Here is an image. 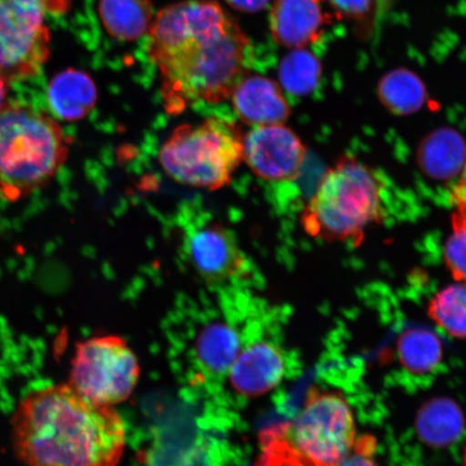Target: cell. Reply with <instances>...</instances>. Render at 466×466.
Returning <instances> with one entry per match:
<instances>
[{"instance_id":"11","label":"cell","mask_w":466,"mask_h":466,"mask_svg":"<svg viewBox=\"0 0 466 466\" xmlns=\"http://www.w3.org/2000/svg\"><path fill=\"white\" fill-rule=\"evenodd\" d=\"M328 25L324 0H273L270 31L285 48L305 49L317 43Z\"/></svg>"},{"instance_id":"14","label":"cell","mask_w":466,"mask_h":466,"mask_svg":"<svg viewBox=\"0 0 466 466\" xmlns=\"http://www.w3.org/2000/svg\"><path fill=\"white\" fill-rule=\"evenodd\" d=\"M46 97L57 119L75 122L83 120L95 109L97 90L89 75L66 69L51 80Z\"/></svg>"},{"instance_id":"15","label":"cell","mask_w":466,"mask_h":466,"mask_svg":"<svg viewBox=\"0 0 466 466\" xmlns=\"http://www.w3.org/2000/svg\"><path fill=\"white\" fill-rule=\"evenodd\" d=\"M465 159L466 142L459 132L448 127L431 132L419 146V167L434 180L446 182L458 177Z\"/></svg>"},{"instance_id":"16","label":"cell","mask_w":466,"mask_h":466,"mask_svg":"<svg viewBox=\"0 0 466 466\" xmlns=\"http://www.w3.org/2000/svg\"><path fill=\"white\" fill-rule=\"evenodd\" d=\"M98 10L104 28L121 42L141 38L154 21L151 0H100Z\"/></svg>"},{"instance_id":"9","label":"cell","mask_w":466,"mask_h":466,"mask_svg":"<svg viewBox=\"0 0 466 466\" xmlns=\"http://www.w3.org/2000/svg\"><path fill=\"white\" fill-rule=\"evenodd\" d=\"M307 160L301 138L282 125L253 127L243 138V161L267 182H290L299 178Z\"/></svg>"},{"instance_id":"29","label":"cell","mask_w":466,"mask_h":466,"mask_svg":"<svg viewBox=\"0 0 466 466\" xmlns=\"http://www.w3.org/2000/svg\"><path fill=\"white\" fill-rule=\"evenodd\" d=\"M463 462H464V466H466V447H465V451H464Z\"/></svg>"},{"instance_id":"19","label":"cell","mask_w":466,"mask_h":466,"mask_svg":"<svg viewBox=\"0 0 466 466\" xmlns=\"http://www.w3.org/2000/svg\"><path fill=\"white\" fill-rule=\"evenodd\" d=\"M401 365L413 375L432 372L442 360V343L427 329H408L398 341Z\"/></svg>"},{"instance_id":"20","label":"cell","mask_w":466,"mask_h":466,"mask_svg":"<svg viewBox=\"0 0 466 466\" xmlns=\"http://www.w3.org/2000/svg\"><path fill=\"white\" fill-rule=\"evenodd\" d=\"M425 96L422 81L405 69L388 74L379 85L380 101L395 115L417 112L421 108Z\"/></svg>"},{"instance_id":"26","label":"cell","mask_w":466,"mask_h":466,"mask_svg":"<svg viewBox=\"0 0 466 466\" xmlns=\"http://www.w3.org/2000/svg\"><path fill=\"white\" fill-rule=\"evenodd\" d=\"M226 2L237 10L255 13V11L265 9L270 0H226Z\"/></svg>"},{"instance_id":"4","label":"cell","mask_w":466,"mask_h":466,"mask_svg":"<svg viewBox=\"0 0 466 466\" xmlns=\"http://www.w3.org/2000/svg\"><path fill=\"white\" fill-rule=\"evenodd\" d=\"M68 147L54 116L9 102L0 112V196L14 202L45 187L66 162Z\"/></svg>"},{"instance_id":"13","label":"cell","mask_w":466,"mask_h":466,"mask_svg":"<svg viewBox=\"0 0 466 466\" xmlns=\"http://www.w3.org/2000/svg\"><path fill=\"white\" fill-rule=\"evenodd\" d=\"M285 376V358L281 349L260 341L248 347L229 370L235 391L246 398H258L279 386Z\"/></svg>"},{"instance_id":"8","label":"cell","mask_w":466,"mask_h":466,"mask_svg":"<svg viewBox=\"0 0 466 466\" xmlns=\"http://www.w3.org/2000/svg\"><path fill=\"white\" fill-rule=\"evenodd\" d=\"M50 0H0V75L9 83L38 75L50 56Z\"/></svg>"},{"instance_id":"25","label":"cell","mask_w":466,"mask_h":466,"mask_svg":"<svg viewBox=\"0 0 466 466\" xmlns=\"http://www.w3.org/2000/svg\"><path fill=\"white\" fill-rule=\"evenodd\" d=\"M329 3L342 16L362 19L370 13L372 0H329Z\"/></svg>"},{"instance_id":"17","label":"cell","mask_w":466,"mask_h":466,"mask_svg":"<svg viewBox=\"0 0 466 466\" xmlns=\"http://www.w3.org/2000/svg\"><path fill=\"white\" fill-rule=\"evenodd\" d=\"M198 362L213 376L229 372L241 353V340L228 324L214 322L203 328L196 340Z\"/></svg>"},{"instance_id":"18","label":"cell","mask_w":466,"mask_h":466,"mask_svg":"<svg viewBox=\"0 0 466 466\" xmlns=\"http://www.w3.org/2000/svg\"><path fill=\"white\" fill-rule=\"evenodd\" d=\"M465 420L461 408L450 399L428 401L418 412L417 433L425 444L445 447L462 435Z\"/></svg>"},{"instance_id":"27","label":"cell","mask_w":466,"mask_h":466,"mask_svg":"<svg viewBox=\"0 0 466 466\" xmlns=\"http://www.w3.org/2000/svg\"><path fill=\"white\" fill-rule=\"evenodd\" d=\"M9 81L0 75V112L9 104Z\"/></svg>"},{"instance_id":"24","label":"cell","mask_w":466,"mask_h":466,"mask_svg":"<svg viewBox=\"0 0 466 466\" xmlns=\"http://www.w3.org/2000/svg\"><path fill=\"white\" fill-rule=\"evenodd\" d=\"M375 441L371 439H360L355 442V446L351 453L349 454L339 463L329 466H379L375 461ZM284 466H311L299 463H290Z\"/></svg>"},{"instance_id":"1","label":"cell","mask_w":466,"mask_h":466,"mask_svg":"<svg viewBox=\"0 0 466 466\" xmlns=\"http://www.w3.org/2000/svg\"><path fill=\"white\" fill-rule=\"evenodd\" d=\"M148 35V54L158 68L168 114L199 102L229 100L247 76L249 40L214 0L167 5L154 17Z\"/></svg>"},{"instance_id":"10","label":"cell","mask_w":466,"mask_h":466,"mask_svg":"<svg viewBox=\"0 0 466 466\" xmlns=\"http://www.w3.org/2000/svg\"><path fill=\"white\" fill-rule=\"evenodd\" d=\"M185 248L190 265L209 285L228 283L247 271V258L236 236L219 223L190 231Z\"/></svg>"},{"instance_id":"2","label":"cell","mask_w":466,"mask_h":466,"mask_svg":"<svg viewBox=\"0 0 466 466\" xmlns=\"http://www.w3.org/2000/svg\"><path fill=\"white\" fill-rule=\"evenodd\" d=\"M11 437L25 466H118L127 444L119 412L92 403L69 383L25 396L15 412Z\"/></svg>"},{"instance_id":"28","label":"cell","mask_w":466,"mask_h":466,"mask_svg":"<svg viewBox=\"0 0 466 466\" xmlns=\"http://www.w3.org/2000/svg\"><path fill=\"white\" fill-rule=\"evenodd\" d=\"M452 194H456L466 198V159L461 174H460V180L456 186V188L452 190Z\"/></svg>"},{"instance_id":"21","label":"cell","mask_w":466,"mask_h":466,"mask_svg":"<svg viewBox=\"0 0 466 466\" xmlns=\"http://www.w3.org/2000/svg\"><path fill=\"white\" fill-rule=\"evenodd\" d=\"M428 314L448 335L466 339V281L440 290L429 302Z\"/></svg>"},{"instance_id":"12","label":"cell","mask_w":466,"mask_h":466,"mask_svg":"<svg viewBox=\"0 0 466 466\" xmlns=\"http://www.w3.org/2000/svg\"><path fill=\"white\" fill-rule=\"evenodd\" d=\"M230 98L233 110L248 126L282 125L291 114L281 87L265 76L247 75Z\"/></svg>"},{"instance_id":"7","label":"cell","mask_w":466,"mask_h":466,"mask_svg":"<svg viewBox=\"0 0 466 466\" xmlns=\"http://www.w3.org/2000/svg\"><path fill=\"white\" fill-rule=\"evenodd\" d=\"M139 376L141 367L127 342L108 335L78 343L68 383L92 403L114 406L130 398Z\"/></svg>"},{"instance_id":"5","label":"cell","mask_w":466,"mask_h":466,"mask_svg":"<svg viewBox=\"0 0 466 466\" xmlns=\"http://www.w3.org/2000/svg\"><path fill=\"white\" fill-rule=\"evenodd\" d=\"M260 445L278 456L311 466L335 465L352 452L357 427L340 394L311 389L293 421L260 433Z\"/></svg>"},{"instance_id":"23","label":"cell","mask_w":466,"mask_h":466,"mask_svg":"<svg viewBox=\"0 0 466 466\" xmlns=\"http://www.w3.org/2000/svg\"><path fill=\"white\" fill-rule=\"evenodd\" d=\"M451 233L446 242L444 260L456 281H466V198L451 194Z\"/></svg>"},{"instance_id":"3","label":"cell","mask_w":466,"mask_h":466,"mask_svg":"<svg viewBox=\"0 0 466 466\" xmlns=\"http://www.w3.org/2000/svg\"><path fill=\"white\" fill-rule=\"evenodd\" d=\"M383 218L380 178L355 157L343 155L320 179L302 211L301 225L318 240L360 244Z\"/></svg>"},{"instance_id":"22","label":"cell","mask_w":466,"mask_h":466,"mask_svg":"<svg viewBox=\"0 0 466 466\" xmlns=\"http://www.w3.org/2000/svg\"><path fill=\"white\" fill-rule=\"evenodd\" d=\"M320 66L316 57L304 49L291 52L279 66V80L291 95L307 96L317 86Z\"/></svg>"},{"instance_id":"6","label":"cell","mask_w":466,"mask_h":466,"mask_svg":"<svg viewBox=\"0 0 466 466\" xmlns=\"http://www.w3.org/2000/svg\"><path fill=\"white\" fill-rule=\"evenodd\" d=\"M243 138L240 127L217 116L182 125L161 146L159 163L175 182L218 190L230 184L243 161Z\"/></svg>"}]
</instances>
